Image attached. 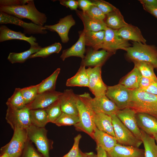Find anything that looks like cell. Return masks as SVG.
<instances>
[{"label":"cell","instance_id":"obj_1","mask_svg":"<svg viewBox=\"0 0 157 157\" xmlns=\"http://www.w3.org/2000/svg\"><path fill=\"white\" fill-rule=\"evenodd\" d=\"M0 11L19 19H28L33 23L42 26L47 19L45 14L40 12L36 8L33 0H28L26 4L23 5H0Z\"/></svg>","mask_w":157,"mask_h":157},{"label":"cell","instance_id":"obj_2","mask_svg":"<svg viewBox=\"0 0 157 157\" xmlns=\"http://www.w3.org/2000/svg\"><path fill=\"white\" fill-rule=\"evenodd\" d=\"M129 107L136 113H146L157 118V95L139 88L131 90Z\"/></svg>","mask_w":157,"mask_h":157},{"label":"cell","instance_id":"obj_3","mask_svg":"<svg viewBox=\"0 0 157 157\" xmlns=\"http://www.w3.org/2000/svg\"><path fill=\"white\" fill-rule=\"evenodd\" d=\"M126 51L128 58L133 62L143 61L150 63L157 69V47L141 42H132Z\"/></svg>","mask_w":157,"mask_h":157},{"label":"cell","instance_id":"obj_4","mask_svg":"<svg viewBox=\"0 0 157 157\" xmlns=\"http://www.w3.org/2000/svg\"><path fill=\"white\" fill-rule=\"evenodd\" d=\"M77 95L94 113H102L111 116L116 115L119 110L106 94L94 98L87 92Z\"/></svg>","mask_w":157,"mask_h":157},{"label":"cell","instance_id":"obj_5","mask_svg":"<svg viewBox=\"0 0 157 157\" xmlns=\"http://www.w3.org/2000/svg\"><path fill=\"white\" fill-rule=\"evenodd\" d=\"M26 130L28 139L35 144L44 157H50L49 151L52 148L53 141L47 138V130L31 124Z\"/></svg>","mask_w":157,"mask_h":157},{"label":"cell","instance_id":"obj_6","mask_svg":"<svg viewBox=\"0 0 157 157\" xmlns=\"http://www.w3.org/2000/svg\"><path fill=\"white\" fill-rule=\"evenodd\" d=\"M77 106L79 121L74 126L76 130L85 132L93 138L96 128L94 120V113L78 96Z\"/></svg>","mask_w":157,"mask_h":157},{"label":"cell","instance_id":"obj_7","mask_svg":"<svg viewBox=\"0 0 157 157\" xmlns=\"http://www.w3.org/2000/svg\"><path fill=\"white\" fill-rule=\"evenodd\" d=\"M115 137L120 144L139 148L142 142L121 122L115 114L111 116Z\"/></svg>","mask_w":157,"mask_h":157},{"label":"cell","instance_id":"obj_8","mask_svg":"<svg viewBox=\"0 0 157 157\" xmlns=\"http://www.w3.org/2000/svg\"><path fill=\"white\" fill-rule=\"evenodd\" d=\"M10 142L1 148L2 154L6 153L9 157H20L28 140L26 129H17Z\"/></svg>","mask_w":157,"mask_h":157},{"label":"cell","instance_id":"obj_9","mask_svg":"<svg viewBox=\"0 0 157 157\" xmlns=\"http://www.w3.org/2000/svg\"><path fill=\"white\" fill-rule=\"evenodd\" d=\"M29 110L26 106L21 109L7 106L5 118L14 131L17 129H26L31 124Z\"/></svg>","mask_w":157,"mask_h":157},{"label":"cell","instance_id":"obj_10","mask_svg":"<svg viewBox=\"0 0 157 157\" xmlns=\"http://www.w3.org/2000/svg\"><path fill=\"white\" fill-rule=\"evenodd\" d=\"M131 90L119 83L107 86L106 96L117 106L119 110L129 107Z\"/></svg>","mask_w":157,"mask_h":157},{"label":"cell","instance_id":"obj_11","mask_svg":"<svg viewBox=\"0 0 157 157\" xmlns=\"http://www.w3.org/2000/svg\"><path fill=\"white\" fill-rule=\"evenodd\" d=\"M105 31V37L101 47L102 49L113 55L118 49L126 51L131 46L129 41L122 39L118 35L117 30L107 27Z\"/></svg>","mask_w":157,"mask_h":157},{"label":"cell","instance_id":"obj_12","mask_svg":"<svg viewBox=\"0 0 157 157\" xmlns=\"http://www.w3.org/2000/svg\"><path fill=\"white\" fill-rule=\"evenodd\" d=\"M0 24H11L20 26L24 29L23 33L31 35L45 34L47 33L44 26L36 25L33 22H24L20 19L0 11Z\"/></svg>","mask_w":157,"mask_h":157},{"label":"cell","instance_id":"obj_13","mask_svg":"<svg viewBox=\"0 0 157 157\" xmlns=\"http://www.w3.org/2000/svg\"><path fill=\"white\" fill-rule=\"evenodd\" d=\"M101 68L97 67L87 69L89 77L88 88L95 97L106 94L107 90V86L102 78Z\"/></svg>","mask_w":157,"mask_h":157},{"label":"cell","instance_id":"obj_14","mask_svg":"<svg viewBox=\"0 0 157 157\" xmlns=\"http://www.w3.org/2000/svg\"><path fill=\"white\" fill-rule=\"evenodd\" d=\"M113 55L102 49L96 50L89 47L86 51V54L82 59L81 66L94 67L103 66L108 58Z\"/></svg>","mask_w":157,"mask_h":157},{"label":"cell","instance_id":"obj_15","mask_svg":"<svg viewBox=\"0 0 157 157\" xmlns=\"http://www.w3.org/2000/svg\"><path fill=\"white\" fill-rule=\"evenodd\" d=\"M135 112L128 107L119 110L116 115L122 123L138 138L141 140V131L138 125Z\"/></svg>","mask_w":157,"mask_h":157},{"label":"cell","instance_id":"obj_16","mask_svg":"<svg viewBox=\"0 0 157 157\" xmlns=\"http://www.w3.org/2000/svg\"><path fill=\"white\" fill-rule=\"evenodd\" d=\"M62 94V92L56 90L38 94L34 99L26 106L29 110L45 109L58 100Z\"/></svg>","mask_w":157,"mask_h":157},{"label":"cell","instance_id":"obj_17","mask_svg":"<svg viewBox=\"0 0 157 157\" xmlns=\"http://www.w3.org/2000/svg\"><path fill=\"white\" fill-rule=\"evenodd\" d=\"M75 21L71 15L60 19L58 22L53 25H45L46 29L56 32L59 36L61 42L66 43L69 40L68 33L70 28L75 24Z\"/></svg>","mask_w":157,"mask_h":157},{"label":"cell","instance_id":"obj_18","mask_svg":"<svg viewBox=\"0 0 157 157\" xmlns=\"http://www.w3.org/2000/svg\"><path fill=\"white\" fill-rule=\"evenodd\" d=\"M78 96L72 89L64 90L59 100L62 112L78 116L77 106Z\"/></svg>","mask_w":157,"mask_h":157},{"label":"cell","instance_id":"obj_19","mask_svg":"<svg viewBox=\"0 0 157 157\" xmlns=\"http://www.w3.org/2000/svg\"><path fill=\"white\" fill-rule=\"evenodd\" d=\"M107 154L108 157H144V150L118 143Z\"/></svg>","mask_w":157,"mask_h":157},{"label":"cell","instance_id":"obj_20","mask_svg":"<svg viewBox=\"0 0 157 157\" xmlns=\"http://www.w3.org/2000/svg\"><path fill=\"white\" fill-rule=\"evenodd\" d=\"M136 117L140 129L147 134L153 135L157 134V118L144 113H136Z\"/></svg>","mask_w":157,"mask_h":157},{"label":"cell","instance_id":"obj_21","mask_svg":"<svg viewBox=\"0 0 157 157\" xmlns=\"http://www.w3.org/2000/svg\"><path fill=\"white\" fill-rule=\"evenodd\" d=\"M14 39L26 41L30 44L31 46L39 45L36 42V38L33 36L27 37L20 31H14L5 25H1L0 26V42Z\"/></svg>","mask_w":157,"mask_h":157},{"label":"cell","instance_id":"obj_22","mask_svg":"<svg viewBox=\"0 0 157 157\" xmlns=\"http://www.w3.org/2000/svg\"><path fill=\"white\" fill-rule=\"evenodd\" d=\"M77 15L82 21L85 31H105L107 27L104 20H99L91 17L82 10H76Z\"/></svg>","mask_w":157,"mask_h":157},{"label":"cell","instance_id":"obj_23","mask_svg":"<svg viewBox=\"0 0 157 157\" xmlns=\"http://www.w3.org/2000/svg\"><path fill=\"white\" fill-rule=\"evenodd\" d=\"M83 31L81 32L77 42L71 47L64 50L60 56L63 61L71 56H76L83 59L85 57L84 54L86 51Z\"/></svg>","mask_w":157,"mask_h":157},{"label":"cell","instance_id":"obj_24","mask_svg":"<svg viewBox=\"0 0 157 157\" xmlns=\"http://www.w3.org/2000/svg\"><path fill=\"white\" fill-rule=\"evenodd\" d=\"M117 33L120 38L124 40L144 44H146V42L140 29L138 27L131 24L117 30Z\"/></svg>","mask_w":157,"mask_h":157},{"label":"cell","instance_id":"obj_25","mask_svg":"<svg viewBox=\"0 0 157 157\" xmlns=\"http://www.w3.org/2000/svg\"><path fill=\"white\" fill-rule=\"evenodd\" d=\"M96 141L97 146L108 152L113 149L117 143L115 137L99 130L97 128L93 138Z\"/></svg>","mask_w":157,"mask_h":157},{"label":"cell","instance_id":"obj_26","mask_svg":"<svg viewBox=\"0 0 157 157\" xmlns=\"http://www.w3.org/2000/svg\"><path fill=\"white\" fill-rule=\"evenodd\" d=\"M83 31L86 46L96 50L101 49L105 37V31Z\"/></svg>","mask_w":157,"mask_h":157},{"label":"cell","instance_id":"obj_27","mask_svg":"<svg viewBox=\"0 0 157 157\" xmlns=\"http://www.w3.org/2000/svg\"><path fill=\"white\" fill-rule=\"evenodd\" d=\"M94 120L99 130L115 137L111 116L102 113H94Z\"/></svg>","mask_w":157,"mask_h":157},{"label":"cell","instance_id":"obj_28","mask_svg":"<svg viewBox=\"0 0 157 157\" xmlns=\"http://www.w3.org/2000/svg\"><path fill=\"white\" fill-rule=\"evenodd\" d=\"M106 15L104 21L107 27L112 29L118 30L129 24L125 22L123 16L117 8Z\"/></svg>","mask_w":157,"mask_h":157},{"label":"cell","instance_id":"obj_29","mask_svg":"<svg viewBox=\"0 0 157 157\" xmlns=\"http://www.w3.org/2000/svg\"><path fill=\"white\" fill-rule=\"evenodd\" d=\"M89 77L87 69L84 66H80L76 74L68 79L66 85L69 87H88Z\"/></svg>","mask_w":157,"mask_h":157},{"label":"cell","instance_id":"obj_30","mask_svg":"<svg viewBox=\"0 0 157 157\" xmlns=\"http://www.w3.org/2000/svg\"><path fill=\"white\" fill-rule=\"evenodd\" d=\"M141 74L139 70L134 67L132 70L120 81L119 83L130 90L139 88V84L141 77Z\"/></svg>","mask_w":157,"mask_h":157},{"label":"cell","instance_id":"obj_31","mask_svg":"<svg viewBox=\"0 0 157 157\" xmlns=\"http://www.w3.org/2000/svg\"><path fill=\"white\" fill-rule=\"evenodd\" d=\"M40 46H31L30 49L20 53L10 52L7 58L8 60L11 63H23L31 55L34 54L42 48Z\"/></svg>","mask_w":157,"mask_h":157},{"label":"cell","instance_id":"obj_32","mask_svg":"<svg viewBox=\"0 0 157 157\" xmlns=\"http://www.w3.org/2000/svg\"><path fill=\"white\" fill-rule=\"evenodd\" d=\"M141 131V140L144 147V157H157V146L154 138Z\"/></svg>","mask_w":157,"mask_h":157},{"label":"cell","instance_id":"obj_33","mask_svg":"<svg viewBox=\"0 0 157 157\" xmlns=\"http://www.w3.org/2000/svg\"><path fill=\"white\" fill-rule=\"evenodd\" d=\"M29 115L31 124L36 126L45 127L46 124L49 122L45 109L30 110Z\"/></svg>","mask_w":157,"mask_h":157},{"label":"cell","instance_id":"obj_34","mask_svg":"<svg viewBox=\"0 0 157 157\" xmlns=\"http://www.w3.org/2000/svg\"><path fill=\"white\" fill-rule=\"evenodd\" d=\"M60 70V68H57L49 76L42 81L38 90V94L55 90L56 81Z\"/></svg>","mask_w":157,"mask_h":157},{"label":"cell","instance_id":"obj_35","mask_svg":"<svg viewBox=\"0 0 157 157\" xmlns=\"http://www.w3.org/2000/svg\"><path fill=\"white\" fill-rule=\"evenodd\" d=\"M20 88H16L12 95L9 98L6 104L7 106L16 109H21L26 106L24 99Z\"/></svg>","mask_w":157,"mask_h":157},{"label":"cell","instance_id":"obj_36","mask_svg":"<svg viewBox=\"0 0 157 157\" xmlns=\"http://www.w3.org/2000/svg\"><path fill=\"white\" fill-rule=\"evenodd\" d=\"M133 62L134 66L139 70L142 76L149 78L157 81V78L154 72V68L151 64L143 61Z\"/></svg>","mask_w":157,"mask_h":157},{"label":"cell","instance_id":"obj_37","mask_svg":"<svg viewBox=\"0 0 157 157\" xmlns=\"http://www.w3.org/2000/svg\"><path fill=\"white\" fill-rule=\"evenodd\" d=\"M62 48L61 44L59 42H55L40 49L36 53L31 56L30 58L40 57L43 58H47L53 53H58Z\"/></svg>","mask_w":157,"mask_h":157},{"label":"cell","instance_id":"obj_38","mask_svg":"<svg viewBox=\"0 0 157 157\" xmlns=\"http://www.w3.org/2000/svg\"><path fill=\"white\" fill-rule=\"evenodd\" d=\"M45 109L49 122L54 123L62 113L59 99Z\"/></svg>","mask_w":157,"mask_h":157},{"label":"cell","instance_id":"obj_39","mask_svg":"<svg viewBox=\"0 0 157 157\" xmlns=\"http://www.w3.org/2000/svg\"><path fill=\"white\" fill-rule=\"evenodd\" d=\"M79 121L78 116L73 115L62 112L54 123L60 126H63L75 125Z\"/></svg>","mask_w":157,"mask_h":157},{"label":"cell","instance_id":"obj_40","mask_svg":"<svg viewBox=\"0 0 157 157\" xmlns=\"http://www.w3.org/2000/svg\"><path fill=\"white\" fill-rule=\"evenodd\" d=\"M41 84L35 85L21 89V91L26 105L33 101L38 94V90Z\"/></svg>","mask_w":157,"mask_h":157},{"label":"cell","instance_id":"obj_41","mask_svg":"<svg viewBox=\"0 0 157 157\" xmlns=\"http://www.w3.org/2000/svg\"><path fill=\"white\" fill-rule=\"evenodd\" d=\"M93 5L98 7L105 15L113 12L117 9L110 3L102 0H90Z\"/></svg>","mask_w":157,"mask_h":157},{"label":"cell","instance_id":"obj_42","mask_svg":"<svg viewBox=\"0 0 157 157\" xmlns=\"http://www.w3.org/2000/svg\"><path fill=\"white\" fill-rule=\"evenodd\" d=\"M92 18L99 20H104L106 15L98 7L92 5L85 12Z\"/></svg>","mask_w":157,"mask_h":157},{"label":"cell","instance_id":"obj_43","mask_svg":"<svg viewBox=\"0 0 157 157\" xmlns=\"http://www.w3.org/2000/svg\"><path fill=\"white\" fill-rule=\"evenodd\" d=\"M81 138L80 134L76 136L74 138V144L71 149L67 153L61 157H77L79 151V144Z\"/></svg>","mask_w":157,"mask_h":157},{"label":"cell","instance_id":"obj_44","mask_svg":"<svg viewBox=\"0 0 157 157\" xmlns=\"http://www.w3.org/2000/svg\"><path fill=\"white\" fill-rule=\"evenodd\" d=\"M22 154V157H41L28 139Z\"/></svg>","mask_w":157,"mask_h":157},{"label":"cell","instance_id":"obj_45","mask_svg":"<svg viewBox=\"0 0 157 157\" xmlns=\"http://www.w3.org/2000/svg\"><path fill=\"white\" fill-rule=\"evenodd\" d=\"M28 0H0V5L10 6L26 4Z\"/></svg>","mask_w":157,"mask_h":157},{"label":"cell","instance_id":"obj_46","mask_svg":"<svg viewBox=\"0 0 157 157\" xmlns=\"http://www.w3.org/2000/svg\"><path fill=\"white\" fill-rule=\"evenodd\" d=\"M60 3L67 8H69L71 10H76L78 7L77 1L74 0H60Z\"/></svg>","mask_w":157,"mask_h":157},{"label":"cell","instance_id":"obj_47","mask_svg":"<svg viewBox=\"0 0 157 157\" xmlns=\"http://www.w3.org/2000/svg\"><path fill=\"white\" fill-rule=\"evenodd\" d=\"M154 81H156L150 78L142 76L139 83L138 88L141 90L145 89Z\"/></svg>","mask_w":157,"mask_h":157},{"label":"cell","instance_id":"obj_48","mask_svg":"<svg viewBox=\"0 0 157 157\" xmlns=\"http://www.w3.org/2000/svg\"><path fill=\"white\" fill-rule=\"evenodd\" d=\"M78 6L83 11L85 12L93 5L91 1L88 0H78L77 1Z\"/></svg>","mask_w":157,"mask_h":157},{"label":"cell","instance_id":"obj_49","mask_svg":"<svg viewBox=\"0 0 157 157\" xmlns=\"http://www.w3.org/2000/svg\"><path fill=\"white\" fill-rule=\"evenodd\" d=\"M142 90L157 95V82H154L147 88Z\"/></svg>","mask_w":157,"mask_h":157},{"label":"cell","instance_id":"obj_50","mask_svg":"<svg viewBox=\"0 0 157 157\" xmlns=\"http://www.w3.org/2000/svg\"><path fill=\"white\" fill-rule=\"evenodd\" d=\"M144 9L157 18V7L150 6L142 4Z\"/></svg>","mask_w":157,"mask_h":157},{"label":"cell","instance_id":"obj_51","mask_svg":"<svg viewBox=\"0 0 157 157\" xmlns=\"http://www.w3.org/2000/svg\"><path fill=\"white\" fill-rule=\"evenodd\" d=\"M139 1L142 4L157 7V0H141Z\"/></svg>","mask_w":157,"mask_h":157},{"label":"cell","instance_id":"obj_52","mask_svg":"<svg viewBox=\"0 0 157 157\" xmlns=\"http://www.w3.org/2000/svg\"><path fill=\"white\" fill-rule=\"evenodd\" d=\"M96 151L97 157H108L107 152L100 147L97 146Z\"/></svg>","mask_w":157,"mask_h":157},{"label":"cell","instance_id":"obj_53","mask_svg":"<svg viewBox=\"0 0 157 157\" xmlns=\"http://www.w3.org/2000/svg\"><path fill=\"white\" fill-rule=\"evenodd\" d=\"M87 157H97L96 155L92 152L85 153Z\"/></svg>","mask_w":157,"mask_h":157},{"label":"cell","instance_id":"obj_54","mask_svg":"<svg viewBox=\"0 0 157 157\" xmlns=\"http://www.w3.org/2000/svg\"><path fill=\"white\" fill-rule=\"evenodd\" d=\"M77 157H87V156L85 153H83L80 150L78 155Z\"/></svg>","mask_w":157,"mask_h":157},{"label":"cell","instance_id":"obj_55","mask_svg":"<svg viewBox=\"0 0 157 157\" xmlns=\"http://www.w3.org/2000/svg\"><path fill=\"white\" fill-rule=\"evenodd\" d=\"M0 157H9V156L8 154L5 153L2 154Z\"/></svg>","mask_w":157,"mask_h":157},{"label":"cell","instance_id":"obj_56","mask_svg":"<svg viewBox=\"0 0 157 157\" xmlns=\"http://www.w3.org/2000/svg\"><path fill=\"white\" fill-rule=\"evenodd\" d=\"M153 136L155 140L156 141V145L157 146V134L154 135Z\"/></svg>","mask_w":157,"mask_h":157}]
</instances>
